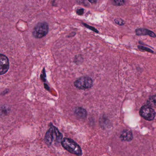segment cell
I'll return each instance as SVG.
<instances>
[{
  "instance_id": "1",
  "label": "cell",
  "mask_w": 156,
  "mask_h": 156,
  "mask_svg": "<svg viewBox=\"0 0 156 156\" xmlns=\"http://www.w3.org/2000/svg\"><path fill=\"white\" fill-rule=\"evenodd\" d=\"M62 146L70 153L78 156L82 155L81 147L71 139L65 138L62 140Z\"/></svg>"
},
{
  "instance_id": "2",
  "label": "cell",
  "mask_w": 156,
  "mask_h": 156,
  "mask_svg": "<svg viewBox=\"0 0 156 156\" xmlns=\"http://www.w3.org/2000/svg\"><path fill=\"white\" fill-rule=\"evenodd\" d=\"M49 25L46 22L37 23L33 31V36L36 39H41L48 34Z\"/></svg>"
},
{
  "instance_id": "3",
  "label": "cell",
  "mask_w": 156,
  "mask_h": 156,
  "mask_svg": "<svg viewBox=\"0 0 156 156\" xmlns=\"http://www.w3.org/2000/svg\"><path fill=\"white\" fill-rule=\"evenodd\" d=\"M74 84L76 87L81 90L89 89L93 87V81L90 77L82 76L76 79Z\"/></svg>"
},
{
  "instance_id": "4",
  "label": "cell",
  "mask_w": 156,
  "mask_h": 156,
  "mask_svg": "<svg viewBox=\"0 0 156 156\" xmlns=\"http://www.w3.org/2000/svg\"><path fill=\"white\" fill-rule=\"evenodd\" d=\"M140 114L143 118L149 121L153 120L156 115L154 109L148 105H144L141 108Z\"/></svg>"
},
{
  "instance_id": "5",
  "label": "cell",
  "mask_w": 156,
  "mask_h": 156,
  "mask_svg": "<svg viewBox=\"0 0 156 156\" xmlns=\"http://www.w3.org/2000/svg\"><path fill=\"white\" fill-rule=\"evenodd\" d=\"M9 68V62L8 57L4 55H0V74H5Z\"/></svg>"
},
{
  "instance_id": "6",
  "label": "cell",
  "mask_w": 156,
  "mask_h": 156,
  "mask_svg": "<svg viewBox=\"0 0 156 156\" xmlns=\"http://www.w3.org/2000/svg\"><path fill=\"white\" fill-rule=\"evenodd\" d=\"M55 136L54 129L52 125H51V128L47 131L45 134V137H44V141H45V143L47 145H51L53 141Z\"/></svg>"
},
{
  "instance_id": "7",
  "label": "cell",
  "mask_w": 156,
  "mask_h": 156,
  "mask_svg": "<svg viewBox=\"0 0 156 156\" xmlns=\"http://www.w3.org/2000/svg\"><path fill=\"white\" fill-rule=\"evenodd\" d=\"M136 33L138 36L148 35L149 36L152 37V38L156 37V35L153 32L147 30V29H143V28L136 29Z\"/></svg>"
},
{
  "instance_id": "8",
  "label": "cell",
  "mask_w": 156,
  "mask_h": 156,
  "mask_svg": "<svg viewBox=\"0 0 156 156\" xmlns=\"http://www.w3.org/2000/svg\"><path fill=\"white\" fill-rule=\"evenodd\" d=\"M120 138L123 141H131L133 139L132 132L130 130L125 129L121 132Z\"/></svg>"
},
{
  "instance_id": "9",
  "label": "cell",
  "mask_w": 156,
  "mask_h": 156,
  "mask_svg": "<svg viewBox=\"0 0 156 156\" xmlns=\"http://www.w3.org/2000/svg\"><path fill=\"white\" fill-rule=\"evenodd\" d=\"M76 116L80 119H83L87 115V112L84 108L82 107L76 108L75 110Z\"/></svg>"
},
{
  "instance_id": "10",
  "label": "cell",
  "mask_w": 156,
  "mask_h": 156,
  "mask_svg": "<svg viewBox=\"0 0 156 156\" xmlns=\"http://www.w3.org/2000/svg\"><path fill=\"white\" fill-rule=\"evenodd\" d=\"M147 105L150 107L156 106V95L152 96L150 97L148 100L147 101Z\"/></svg>"
},
{
  "instance_id": "11",
  "label": "cell",
  "mask_w": 156,
  "mask_h": 156,
  "mask_svg": "<svg viewBox=\"0 0 156 156\" xmlns=\"http://www.w3.org/2000/svg\"><path fill=\"white\" fill-rule=\"evenodd\" d=\"M51 125L52 126L53 128L54 129L55 133V136H56V140H57L58 142H60V141H62L63 137L62 134L60 132V131L58 130L57 128L55 127L53 125Z\"/></svg>"
},
{
  "instance_id": "12",
  "label": "cell",
  "mask_w": 156,
  "mask_h": 156,
  "mask_svg": "<svg viewBox=\"0 0 156 156\" xmlns=\"http://www.w3.org/2000/svg\"><path fill=\"white\" fill-rule=\"evenodd\" d=\"M138 48L140 51H146L148 52L151 53H154V52L151 49H150V48H147V47H145V46H142V45H138Z\"/></svg>"
},
{
  "instance_id": "13",
  "label": "cell",
  "mask_w": 156,
  "mask_h": 156,
  "mask_svg": "<svg viewBox=\"0 0 156 156\" xmlns=\"http://www.w3.org/2000/svg\"><path fill=\"white\" fill-rule=\"evenodd\" d=\"M126 2L122 0H115L114 1V3L116 6H121L124 5Z\"/></svg>"
},
{
  "instance_id": "14",
  "label": "cell",
  "mask_w": 156,
  "mask_h": 156,
  "mask_svg": "<svg viewBox=\"0 0 156 156\" xmlns=\"http://www.w3.org/2000/svg\"><path fill=\"white\" fill-rule=\"evenodd\" d=\"M115 22L118 25H120V26H122L125 24L124 21L120 19H115Z\"/></svg>"
},
{
  "instance_id": "15",
  "label": "cell",
  "mask_w": 156,
  "mask_h": 156,
  "mask_svg": "<svg viewBox=\"0 0 156 156\" xmlns=\"http://www.w3.org/2000/svg\"><path fill=\"white\" fill-rule=\"evenodd\" d=\"M84 10L83 9H78L76 11V13L79 15H83L84 13Z\"/></svg>"
},
{
  "instance_id": "16",
  "label": "cell",
  "mask_w": 156,
  "mask_h": 156,
  "mask_svg": "<svg viewBox=\"0 0 156 156\" xmlns=\"http://www.w3.org/2000/svg\"><path fill=\"white\" fill-rule=\"evenodd\" d=\"M84 25H86V27H87V28H89V29H90V30H92L94 31V32H95L96 33H98V31L97 30H96V29H95V28H94V27H90V26H89V25H87V24H83Z\"/></svg>"
}]
</instances>
